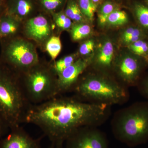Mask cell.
<instances>
[{"label":"cell","mask_w":148,"mask_h":148,"mask_svg":"<svg viewBox=\"0 0 148 148\" xmlns=\"http://www.w3.org/2000/svg\"><path fill=\"white\" fill-rule=\"evenodd\" d=\"M143 2H144V3L148 7V0H144Z\"/></svg>","instance_id":"cell-32"},{"label":"cell","mask_w":148,"mask_h":148,"mask_svg":"<svg viewBox=\"0 0 148 148\" xmlns=\"http://www.w3.org/2000/svg\"><path fill=\"white\" fill-rule=\"evenodd\" d=\"M131 52L143 59L148 66V39H141L129 45Z\"/></svg>","instance_id":"cell-16"},{"label":"cell","mask_w":148,"mask_h":148,"mask_svg":"<svg viewBox=\"0 0 148 148\" xmlns=\"http://www.w3.org/2000/svg\"><path fill=\"white\" fill-rule=\"evenodd\" d=\"M137 86L140 94L148 101V75L141 78Z\"/></svg>","instance_id":"cell-24"},{"label":"cell","mask_w":148,"mask_h":148,"mask_svg":"<svg viewBox=\"0 0 148 148\" xmlns=\"http://www.w3.org/2000/svg\"><path fill=\"white\" fill-rule=\"evenodd\" d=\"M62 0H42V3L45 9L49 10H53L61 5Z\"/></svg>","instance_id":"cell-27"},{"label":"cell","mask_w":148,"mask_h":148,"mask_svg":"<svg viewBox=\"0 0 148 148\" xmlns=\"http://www.w3.org/2000/svg\"><path fill=\"white\" fill-rule=\"evenodd\" d=\"M8 129L3 122L0 119V140L3 137Z\"/></svg>","instance_id":"cell-28"},{"label":"cell","mask_w":148,"mask_h":148,"mask_svg":"<svg viewBox=\"0 0 148 148\" xmlns=\"http://www.w3.org/2000/svg\"><path fill=\"white\" fill-rule=\"evenodd\" d=\"M88 59L79 58L65 69L57 77L58 95L72 92L81 76L90 66Z\"/></svg>","instance_id":"cell-9"},{"label":"cell","mask_w":148,"mask_h":148,"mask_svg":"<svg viewBox=\"0 0 148 148\" xmlns=\"http://www.w3.org/2000/svg\"><path fill=\"white\" fill-rule=\"evenodd\" d=\"M72 92L82 101L112 106L129 99L127 87L104 74L90 73L79 78Z\"/></svg>","instance_id":"cell-4"},{"label":"cell","mask_w":148,"mask_h":148,"mask_svg":"<svg viewBox=\"0 0 148 148\" xmlns=\"http://www.w3.org/2000/svg\"><path fill=\"white\" fill-rule=\"evenodd\" d=\"M65 143L66 148H109L107 137L98 127H82L71 135Z\"/></svg>","instance_id":"cell-7"},{"label":"cell","mask_w":148,"mask_h":148,"mask_svg":"<svg viewBox=\"0 0 148 148\" xmlns=\"http://www.w3.org/2000/svg\"><path fill=\"white\" fill-rule=\"evenodd\" d=\"M56 23L58 27L64 29H69L72 25L71 20L66 14H59L56 18Z\"/></svg>","instance_id":"cell-23"},{"label":"cell","mask_w":148,"mask_h":148,"mask_svg":"<svg viewBox=\"0 0 148 148\" xmlns=\"http://www.w3.org/2000/svg\"><path fill=\"white\" fill-rule=\"evenodd\" d=\"M4 3V0H0V17L3 14L1 13L2 9L3 7Z\"/></svg>","instance_id":"cell-30"},{"label":"cell","mask_w":148,"mask_h":148,"mask_svg":"<svg viewBox=\"0 0 148 148\" xmlns=\"http://www.w3.org/2000/svg\"><path fill=\"white\" fill-rule=\"evenodd\" d=\"M62 45L59 37L53 36L47 42L46 49L52 60H54L61 52Z\"/></svg>","instance_id":"cell-19"},{"label":"cell","mask_w":148,"mask_h":148,"mask_svg":"<svg viewBox=\"0 0 148 148\" xmlns=\"http://www.w3.org/2000/svg\"><path fill=\"white\" fill-rule=\"evenodd\" d=\"M49 148H64V145L52 144V143H51V145Z\"/></svg>","instance_id":"cell-29"},{"label":"cell","mask_w":148,"mask_h":148,"mask_svg":"<svg viewBox=\"0 0 148 148\" xmlns=\"http://www.w3.org/2000/svg\"><path fill=\"white\" fill-rule=\"evenodd\" d=\"M78 5L84 16L88 19L92 20L98 5L91 0H79Z\"/></svg>","instance_id":"cell-20"},{"label":"cell","mask_w":148,"mask_h":148,"mask_svg":"<svg viewBox=\"0 0 148 148\" xmlns=\"http://www.w3.org/2000/svg\"><path fill=\"white\" fill-rule=\"evenodd\" d=\"M75 57L74 55L66 56L62 59L56 61L53 68L56 73L58 75L65 69L73 64L76 61Z\"/></svg>","instance_id":"cell-22"},{"label":"cell","mask_w":148,"mask_h":148,"mask_svg":"<svg viewBox=\"0 0 148 148\" xmlns=\"http://www.w3.org/2000/svg\"><path fill=\"white\" fill-rule=\"evenodd\" d=\"M132 12L138 26L148 36V7L143 1L135 0L132 3Z\"/></svg>","instance_id":"cell-14"},{"label":"cell","mask_w":148,"mask_h":148,"mask_svg":"<svg viewBox=\"0 0 148 148\" xmlns=\"http://www.w3.org/2000/svg\"><path fill=\"white\" fill-rule=\"evenodd\" d=\"M94 46L95 43L92 40L86 41L80 47V53L83 55H88L93 51Z\"/></svg>","instance_id":"cell-26"},{"label":"cell","mask_w":148,"mask_h":148,"mask_svg":"<svg viewBox=\"0 0 148 148\" xmlns=\"http://www.w3.org/2000/svg\"><path fill=\"white\" fill-rule=\"evenodd\" d=\"M128 21V16L125 12L116 9L109 15L107 23L112 26H120L126 24Z\"/></svg>","instance_id":"cell-18"},{"label":"cell","mask_w":148,"mask_h":148,"mask_svg":"<svg viewBox=\"0 0 148 148\" xmlns=\"http://www.w3.org/2000/svg\"><path fill=\"white\" fill-rule=\"evenodd\" d=\"M38 63L24 73L23 81H21L32 105L43 103L58 95V77L53 68L40 67Z\"/></svg>","instance_id":"cell-5"},{"label":"cell","mask_w":148,"mask_h":148,"mask_svg":"<svg viewBox=\"0 0 148 148\" xmlns=\"http://www.w3.org/2000/svg\"><path fill=\"white\" fill-rule=\"evenodd\" d=\"M26 31L30 38L36 40L43 41L50 35V26L45 17L37 16L31 18L27 22Z\"/></svg>","instance_id":"cell-11"},{"label":"cell","mask_w":148,"mask_h":148,"mask_svg":"<svg viewBox=\"0 0 148 148\" xmlns=\"http://www.w3.org/2000/svg\"><path fill=\"white\" fill-rule=\"evenodd\" d=\"M114 48L110 41L105 42L102 46L96 59V65L101 70H107L112 67L113 60Z\"/></svg>","instance_id":"cell-13"},{"label":"cell","mask_w":148,"mask_h":148,"mask_svg":"<svg viewBox=\"0 0 148 148\" xmlns=\"http://www.w3.org/2000/svg\"><path fill=\"white\" fill-rule=\"evenodd\" d=\"M32 105L19 76L0 64V119L7 128L10 130L24 123Z\"/></svg>","instance_id":"cell-2"},{"label":"cell","mask_w":148,"mask_h":148,"mask_svg":"<svg viewBox=\"0 0 148 148\" xmlns=\"http://www.w3.org/2000/svg\"><path fill=\"white\" fill-rule=\"evenodd\" d=\"M112 106L82 101L73 95H60L32 105L24 123L40 128L52 144L64 145L78 130L98 127L108 119Z\"/></svg>","instance_id":"cell-1"},{"label":"cell","mask_w":148,"mask_h":148,"mask_svg":"<svg viewBox=\"0 0 148 148\" xmlns=\"http://www.w3.org/2000/svg\"><path fill=\"white\" fill-rule=\"evenodd\" d=\"M92 2L98 5V4L101 2V0H91Z\"/></svg>","instance_id":"cell-31"},{"label":"cell","mask_w":148,"mask_h":148,"mask_svg":"<svg viewBox=\"0 0 148 148\" xmlns=\"http://www.w3.org/2000/svg\"><path fill=\"white\" fill-rule=\"evenodd\" d=\"M117 140L130 147L148 142V101L138 102L118 111L111 121Z\"/></svg>","instance_id":"cell-3"},{"label":"cell","mask_w":148,"mask_h":148,"mask_svg":"<svg viewBox=\"0 0 148 148\" xmlns=\"http://www.w3.org/2000/svg\"><path fill=\"white\" fill-rule=\"evenodd\" d=\"M79 9L78 5L74 1L70 2L66 9L65 14L69 18L74 20L75 16L78 10Z\"/></svg>","instance_id":"cell-25"},{"label":"cell","mask_w":148,"mask_h":148,"mask_svg":"<svg viewBox=\"0 0 148 148\" xmlns=\"http://www.w3.org/2000/svg\"><path fill=\"white\" fill-rule=\"evenodd\" d=\"M0 64L19 76L38 63L34 47L28 42L16 38L1 40Z\"/></svg>","instance_id":"cell-6"},{"label":"cell","mask_w":148,"mask_h":148,"mask_svg":"<svg viewBox=\"0 0 148 148\" xmlns=\"http://www.w3.org/2000/svg\"><path fill=\"white\" fill-rule=\"evenodd\" d=\"M18 22L16 17L6 12L0 17V40L13 38L18 32Z\"/></svg>","instance_id":"cell-12"},{"label":"cell","mask_w":148,"mask_h":148,"mask_svg":"<svg viewBox=\"0 0 148 148\" xmlns=\"http://www.w3.org/2000/svg\"><path fill=\"white\" fill-rule=\"evenodd\" d=\"M147 66V64L143 59L132 53V55H127L118 61L114 68L126 87L137 85Z\"/></svg>","instance_id":"cell-8"},{"label":"cell","mask_w":148,"mask_h":148,"mask_svg":"<svg viewBox=\"0 0 148 148\" xmlns=\"http://www.w3.org/2000/svg\"><path fill=\"white\" fill-rule=\"evenodd\" d=\"M116 9L114 4L111 1H106L103 3L98 13V21L101 26H104L107 24V19L109 15Z\"/></svg>","instance_id":"cell-17"},{"label":"cell","mask_w":148,"mask_h":148,"mask_svg":"<svg viewBox=\"0 0 148 148\" xmlns=\"http://www.w3.org/2000/svg\"><path fill=\"white\" fill-rule=\"evenodd\" d=\"M10 130L0 140V148H41V138H33L21 126Z\"/></svg>","instance_id":"cell-10"},{"label":"cell","mask_w":148,"mask_h":148,"mask_svg":"<svg viewBox=\"0 0 148 148\" xmlns=\"http://www.w3.org/2000/svg\"><path fill=\"white\" fill-rule=\"evenodd\" d=\"M32 10V5L28 0H9L5 12L16 17L28 15Z\"/></svg>","instance_id":"cell-15"},{"label":"cell","mask_w":148,"mask_h":148,"mask_svg":"<svg viewBox=\"0 0 148 148\" xmlns=\"http://www.w3.org/2000/svg\"><path fill=\"white\" fill-rule=\"evenodd\" d=\"M91 28L87 24H78L75 25L72 28V38L75 40H79L84 38L90 34Z\"/></svg>","instance_id":"cell-21"}]
</instances>
